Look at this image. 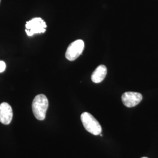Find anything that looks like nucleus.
Returning a JSON list of instances; mask_svg holds the SVG:
<instances>
[{
	"label": "nucleus",
	"instance_id": "6e6552de",
	"mask_svg": "<svg viewBox=\"0 0 158 158\" xmlns=\"http://www.w3.org/2000/svg\"><path fill=\"white\" fill-rule=\"evenodd\" d=\"M6 63L0 60V73H2L6 70Z\"/></svg>",
	"mask_w": 158,
	"mask_h": 158
},
{
	"label": "nucleus",
	"instance_id": "1a4fd4ad",
	"mask_svg": "<svg viewBox=\"0 0 158 158\" xmlns=\"http://www.w3.org/2000/svg\"><path fill=\"white\" fill-rule=\"evenodd\" d=\"M147 158V157H142V158Z\"/></svg>",
	"mask_w": 158,
	"mask_h": 158
},
{
	"label": "nucleus",
	"instance_id": "7ed1b4c3",
	"mask_svg": "<svg viewBox=\"0 0 158 158\" xmlns=\"http://www.w3.org/2000/svg\"><path fill=\"white\" fill-rule=\"evenodd\" d=\"M46 27V23L41 18H34L26 23L25 32L28 36H31L34 34L45 32Z\"/></svg>",
	"mask_w": 158,
	"mask_h": 158
},
{
	"label": "nucleus",
	"instance_id": "f03ea898",
	"mask_svg": "<svg viewBox=\"0 0 158 158\" xmlns=\"http://www.w3.org/2000/svg\"><path fill=\"white\" fill-rule=\"evenodd\" d=\"M81 120L86 131L94 135L102 133V128L98 121L91 114L85 112L81 115Z\"/></svg>",
	"mask_w": 158,
	"mask_h": 158
},
{
	"label": "nucleus",
	"instance_id": "f257e3e1",
	"mask_svg": "<svg viewBox=\"0 0 158 158\" xmlns=\"http://www.w3.org/2000/svg\"><path fill=\"white\" fill-rule=\"evenodd\" d=\"M48 106V100L44 94L36 96L32 104V111L35 118L40 121L44 120Z\"/></svg>",
	"mask_w": 158,
	"mask_h": 158
},
{
	"label": "nucleus",
	"instance_id": "20e7f679",
	"mask_svg": "<svg viewBox=\"0 0 158 158\" xmlns=\"http://www.w3.org/2000/svg\"><path fill=\"white\" fill-rule=\"evenodd\" d=\"M84 48V41L81 40H76L68 46L65 56L69 60L73 61L81 55Z\"/></svg>",
	"mask_w": 158,
	"mask_h": 158
},
{
	"label": "nucleus",
	"instance_id": "423d86ee",
	"mask_svg": "<svg viewBox=\"0 0 158 158\" xmlns=\"http://www.w3.org/2000/svg\"><path fill=\"white\" fill-rule=\"evenodd\" d=\"M13 117V112L11 106L7 102L0 104V122L4 125L10 124Z\"/></svg>",
	"mask_w": 158,
	"mask_h": 158
},
{
	"label": "nucleus",
	"instance_id": "9d476101",
	"mask_svg": "<svg viewBox=\"0 0 158 158\" xmlns=\"http://www.w3.org/2000/svg\"><path fill=\"white\" fill-rule=\"evenodd\" d=\"M0 2H1V0H0Z\"/></svg>",
	"mask_w": 158,
	"mask_h": 158
},
{
	"label": "nucleus",
	"instance_id": "0eeeda50",
	"mask_svg": "<svg viewBox=\"0 0 158 158\" xmlns=\"http://www.w3.org/2000/svg\"><path fill=\"white\" fill-rule=\"evenodd\" d=\"M107 73L106 66L100 65L93 72L91 75V80L95 83H100L105 79Z\"/></svg>",
	"mask_w": 158,
	"mask_h": 158
},
{
	"label": "nucleus",
	"instance_id": "39448f33",
	"mask_svg": "<svg viewBox=\"0 0 158 158\" xmlns=\"http://www.w3.org/2000/svg\"><path fill=\"white\" fill-rule=\"evenodd\" d=\"M122 102L127 107H134L137 106L142 100L141 94L137 92H125L121 97Z\"/></svg>",
	"mask_w": 158,
	"mask_h": 158
}]
</instances>
